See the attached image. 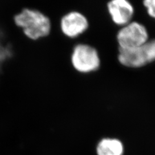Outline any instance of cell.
<instances>
[{
	"label": "cell",
	"instance_id": "3",
	"mask_svg": "<svg viewBox=\"0 0 155 155\" xmlns=\"http://www.w3.org/2000/svg\"><path fill=\"white\" fill-rule=\"evenodd\" d=\"M71 61L74 69L84 73L96 71L100 64L98 52L86 44H78L74 47Z\"/></svg>",
	"mask_w": 155,
	"mask_h": 155
},
{
	"label": "cell",
	"instance_id": "5",
	"mask_svg": "<svg viewBox=\"0 0 155 155\" xmlns=\"http://www.w3.org/2000/svg\"><path fill=\"white\" fill-rule=\"evenodd\" d=\"M89 27L87 18L78 12H71L63 17L61 28L63 33L69 38H76L84 33Z\"/></svg>",
	"mask_w": 155,
	"mask_h": 155
},
{
	"label": "cell",
	"instance_id": "8",
	"mask_svg": "<svg viewBox=\"0 0 155 155\" xmlns=\"http://www.w3.org/2000/svg\"><path fill=\"white\" fill-rule=\"evenodd\" d=\"M143 5L147 8L149 15L155 18V0H143Z\"/></svg>",
	"mask_w": 155,
	"mask_h": 155
},
{
	"label": "cell",
	"instance_id": "1",
	"mask_svg": "<svg viewBox=\"0 0 155 155\" xmlns=\"http://www.w3.org/2000/svg\"><path fill=\"white\" fill-rule=\"evenodd\" d=\"M16 25L21 27L25 35L33 40L47 36L51 31L49 19L40 12L25 9L15 16Z\"/></svg>",
	"mask_w": 155,
	"mask_h": 155
},
{
	"label": "cell",
	"instance_id": "4",
	"mask_svg": "<svg viewBox=\"0 0 155 155\" xmlns=\"http://www.w3.org/2000/svg\"><path fill=\"white\" fill-rule=\"evenodd\" d=\"M146 28L141 23L133 21L124 25L117 35L120 48L130 49L139 47L148 41Z\"/></svg>",
	"mask_w": 155,
	"mask_h": 155
},
{
	"label": "cell",
	"instance_id": "2",
	"mask_svg": "<svg viewBox=\"0 0 155 155\" xmlns=\"http://www.w3.org/2000/svg\"><path fill=\"white\" fill-rule=\"evenodd\" d=\"M118 60L129 67H141L155 61V39L130 49L119 48Z\"/></svg>",
	"mask_w": 155,
	"mask_h": 155
},
{
	"label": "cell",
	"instance_id": "7",
	"mask_svg": "<svg viewBox=\"0 0 155 155\" xmlns=\"http://www.w3.org/2000/svg\"><path fill=\"white\" fill-rule=\"evenodd\" d=\"M97 155H123L124 146L119 139L105 138L96 146Z\"/></svg>",
	"mask_w": 155,
	"mask_h": 155
},
{
	"label": "cell",
	"instance_id": "9",
	"mask_svg": "<svg viewBox=\"0 0 155 155\" xmlns=\"http://www.w3.org/2000/svg\"><path fill=\"white\" fill-rule=\"evenodd\" d=\"M9 51L2 45L1 43H0V62H2L3 60L5 59V58L8 56Z\"/></svg>",
	"mask_w": 155,
	"mask_h": 155
},
{
	"label": "cell",
	"instance_id": "6",
	"mask_svg": "<svg viewBox=\"0 0 155 155\" xmlns=\"http://www.w3.org/2000/svg\"><path fill=\"white\" fill-rule=\"evenodd\" d=\"M107 7L111 18L116 25L124 26L130 22L134 8L127 0H111Z\"/></svg>",
	"mask_w": 155,
	"mask_h": 155
}]
</instances>
